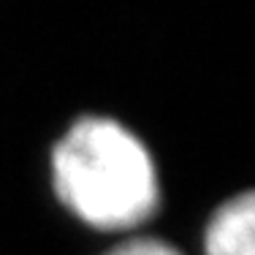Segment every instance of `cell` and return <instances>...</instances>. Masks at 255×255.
I'll return each mask as SVG.
<instances>
[{
	"mask_svg": "<svg viewBox=\"0 0 255 255\" xmlns=\"http://www.w3.org/2000/svg\"><path fill=\"white\" fill-rule=\"evenodd\" d=\"M52 193L71 217L103 234H136L163 201L152 149L109 114H82L49 152Z\"/></svg>",
	"mask_w": 255,
	"mask_h": 255,
	"instance_id": "1",
	"label": "cell"
},
{
	"mask_svg": "<svg viewBox=\"0 0 255 255\" xmlns=\"http://www.w3.org/2000/svg\"><path fill=\"white\" fill-rule=\"evenodd\" d=\"M201 250L204 255H255V187L226 198L212 212Z\"/></svg>",
	"mask_w": 255,
	"mask_h": 255,
	"instance_id": "2",
	"label": "cell"
},
{
	"mask_svg": "<svg viewBox=\"0 0 255 255\" xmlns=\"http://www.w3.org/2000/svg\"><path fill=\"white\" fill-rule=\"evenodd\" d=\"M101 255H185V253H182L177 245L160 239V236L133 234V236H125L117 245H112Z\"/></svg>",
	"mask_w": 255,
	"mask_h": 255,
	"instance_id": "3",
	"label": "cell"
}]
</instances>
